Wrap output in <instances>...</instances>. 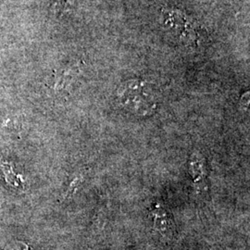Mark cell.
Returning a JSON list of instances; mask_svg holds the SVG:
<instances>
[{"mask_svg":"<svg viewBox=\"0 0 250 250\" xmlns=\"http://www.w3.org/2000/svg\"><path fill=\"white\" fill-rule=\"evenodd\" d=\"M120 105L137 116L152 115L158 107V97L151 84L146 81H125L117 91Z\"/></svg>","mask_w":250,"mask_h":250,"instance_id":"cell-1","label":"cell"},{"mask_svg":"<svg viewBox=\"0 0 250 250\" xmlns=\"http://www.w3.org/2000/svg\"><path fill=\"white\" fill-rule=\"evenodd\" d=\"M161 21L163 28L181 44L193 47L200 44V27L185 11L175 8L163 9Z\"/></svg>","mask_w":250,"mask_h":250,"instance_id":"cell-2","label":"cell"},{"mask_svg":"<svg viewBox=\"0 0 250 250\" xmlns=\"http://www.w3.org/2000/svg\"><path fill=\"white\" fill-rule=\"evenodd\" d=\"M150 214L154 218V228L162 236L168 238L172 237L175 231V224L170 212L163 206L157 204L152 209Z\"/></svg>","mask_w":250,"mask_h":250,"instance_id":"cell-3","label":"cell"},{"mask_svg":"<svg viewBox=\"0 0 250 250\" xmlns=\"http://www.w3.org/2000/svg\"><path fill=\"white\" fill-rule=\"evenodd\" d=\"M75 0H52L51 7L58 15H63L72 10Z\"/></svg>","mask_w":250,"mask_h":250,"instance_id":"cell-4","label":"cell"},{"mask_svg":"<svg viewBox=\"0 0 250 250\" xmlns=\"http://www.w3.org/2000/svg\"><path fill=\"white\" fill-rule=\"evenodd\" d=\"M5 250H31V248L27 244L21 243V242H16L7 246Z\"/></svg>","mask_w":250,"mask_h":250,"instance_id":"cell-5","label":"cell"}]
</instances>
